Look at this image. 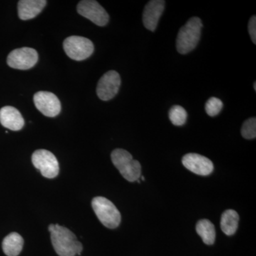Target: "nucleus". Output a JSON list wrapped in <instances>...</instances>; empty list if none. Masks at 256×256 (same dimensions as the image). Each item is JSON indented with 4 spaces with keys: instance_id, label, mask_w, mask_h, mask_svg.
Instances as JSON below:
<instances>
[{
    "instance_id": "obj_1",
    "label": "nucleus",
    "mask_w": 256,
    "mask_h": 256,
    "mask_svg": "<svg viewBox=\"0 0 256 256\" xmlns=\"http://www.w3.org/2000/svg\"><path fill=\"white\" fill-rule=\"evenodd\" d=\"M48 229L50 233L52 246L58 256L80 255L82 246L73 232L58 224H50Z\"/></svg>"
},
{
    "instance_id": "obj_2",
    "label": "nucleus",
    "mask_w": 256,
    "mask_h": 256,
    "mask_svg": "<svg viewBox=\"0 0 256 256\" xmlns=\"http://www.w3.org/2000/svg\"><path fill=\"white\" fill-rule=\"evenodd\" d=\"M203 24L201 18H192L180 28L176 38V50L181 54H186L194 50L200 42Z\"/></svg>"
},
{
    "instance_id": "obj_3",
    "label": "nucleus",
    "mask_w": 256,
    "mask_h": 256,
    "mask_svg": "<svg viewBox=\"0 0 256 256\" xmlns=\"http://www.w3.org/2000/svg\"><path fill=\"white\" fill-rule=\"evenodd\" d=\"M111 160L120 173L130 182H136L141 176V165L133 160L132 154L124 149H116L111 153Z\"/></svg>"
},
{
    "instance_id": "obj_4",
    "label": "nucleus",
    "mask_w": 256,
    "mask_h": 256,
    "mask_svg": "<svg viewBox=\"0 0 256 256\" xmlns=\"http://www.w3.org/2000/svg\"><path fill=\"white\" fill-rule=\"evenodd\" d=\"M92 207L102 225L108 228H116L121 222V214L117 207L110 200L96 196L92 200Z\"/></svg>"
},
{
    "instance_id": "obj_5",
    "label": "nucleus",
    "mask_w": 256,
    "mask_h": 256,
    "mask_svg": "<svg viewBox=\"0 0 256 256\" xmlns=\"http://www.w3.org/2000/svg\"><path fill=\"white\" fill-rule=\"evenodd\" d=\"M64 48L69 58L82 60L92 54L94 45L90 40L85 37L72 36L64 40Z\"/></svg>"
},
{
    "instance_id": "obj_6",
    "label": "nucleus",
    "mask_w": 256,
    "mask_h": 256,
    "mask_svg": "<svg viewBox=\"0 0 256 256\" xmlns=\"http://www.w3.org/2000/svg\"><path fill=\"white\" fill-rule=\"evenodd\" d=\"M32 161L34 166L41 172L44 178H55L60 173V164L53 153L46 150H38L33 153Z\"/></svg>"
},
{
    "instance_id": "obj_7",
    "label": "nucleus",
    "mask_w": 256,
    "mask_h": 256,
    "mask_svg": "<svg viewBox=\"0 0 256 256\" xmlns=\"http://www.w3.org/2000/svg\"><path fill=\"white\" fill-rule=\"evenodd\" d=\"M38 58V53L36 50L28 47H23L10 52L6 63L12 68L28 70L36 65Z\"/></svg>"
},
{
    "instance_id": "obj_8",
    "label": "nucleus",
    "mask_w": 256,
    "mask_h": 256,
    "mask_svg": "<svg viewBox=\"0 0 256 256\" xmlns=\"http://www.w3.org/2000/svg\"><path fill=\"white\" fill-rule=\"evenodd\" d=\"M78 14L90 20L98 26H106L109 22V15L98 2L82 0L77 5Z\"/></svg>"
},
{
    "instance_id": "obj_9",
    "label": "nucleus",
    "mask_w": 256,
    "mask_h": 256,
    "mask_svg": "<svg viewBox=\"0 0 256 256\" xmlns=\"http://www.w3.org/2000/svg\"><path fill=\"white\" fill-rule=\"evenodd\" d=\"M121 79L116 70H109L101 77L98 82L96 92L100 100L107 101L114 98L118 92Z\"/></svg>"
},
{
    "instance_id": "obj_10",
    "label": "nucleus",
    "mask_w": 256,
    "mask_h": 256,
    "mask_svg": "<svg viewBox=\"0 0 256 256\" xmlns=\"http://www.w3.org/2000/svg\"><path fill=\"white\" fill-rule=\"evenodd\" d=\"M34 102L36 108L46 117H56L62 110L60 100L50 92H37L34 96Z\"/></svg>"
},
{
    "instance_id": "obj_11",
    "label": "nucleus",
    "mask_w": 256,
    "mask_h": 256,
    "mask_svg": "<svg viewBox=\"0 0 256 256\" xmlns=\"http://www.w3.org/2000/svg\"><path fill=\"white\" fill-rule=\"evenodd\" d=\"M182 164L192 172L202 176L210 175L214 170L213 163L210 159L196 153H188L184 156Z\"/></svg>"
},
{
    "instance_id": "obj_12",
    "label": "nucleus",
    "mask_w": 256,
    "mask_h": 256,
    "mask_svg": "<svg viewBox=\"0 0 256 256\" xmlns=\"http://www.w3.org/2000/svg\"><path fill=\"white\" fill-rule=\"evenodd\" d=\"M165 2L162 0H152L146 4L142 14L144 28L154 32L164 10Z\"/></svg>"
},
{
    "instance_id": "obj_13",
    "label": "nucleus",
    "mask_w": 256,
    "mask_h": 256,
    "mask_svg": "<svg viewBox=\"0 0 256 256\" xmlns=\"http://www.w3.org/2000/svg\"><path fill=\"white\" fill-rule=\"evenodd\" d=\"M0 124L11 130L18 131L24 126V120L18 109L5 106L0 110Z\"/></svg>"
},
{
    "instance_id": "obj_14",
    "label": "nucleus",
    "mask_w": 256,
    "mask_h": 256,
    "mask_svg": "<svg viewBox=\"0 0 256 256\" xmlns=\"http://www.w3.org/2000/svg\"><path fill=\"white\" fill-rule=\"evenodd\" d=\"M45 0H21L18 2V18L28 20L36 18L46 5Z\"/></svg>"
},
{
    "instance_id": "obj_15",
    "label": "nucleus",
    "mask_w": 256,
    "mask_h": 256,
    "mask_svg": "<svg viewBox=\"0 0 256 256\" xmlns=\"http://www.w3.org/2000/svg\"><path fill=\"white\" fill-rule=\"evenodd\" d=\"M23 246L24 239L22 236L13 232L3 240V252L8 256H18L22 250Z\"/></svg>"
},
{
    "instance_id": "obj_16",
    "label": "nucleus",
    "mask_w": 256,
    "mask_h": 256,
    "mask_svg": "<svg viewBox=\"0 0 256 256\" xmlns=\"http://www.w3.org/2000/svg\"><path fill=\"white\" fill-rule=\"evenodd\" d=\"M239 216L236 210H228L224 212L220 218V228L226 235L232 236L238 228Z\"/></svg>"
},
{
    "instance_id": "obj_17",
    "label": "nucleus",
    "mask_w": 256,
    "mask_h": 256,
    "mask_svg": "<svg viewBox=\"0 0 256 256\" xmlns=\"http://www.w3.org/2000/svg\"><path fill=\"white\" fill-rule=\"evenodd\" d=\"M196 230L204 244L212 245L215 242L216 230L214 225L210 220H202L196 224Z\"/></svg>"
},
{
    "instance_id": "obj_18",
    "label": "nucleus",
    "mask_w": 256,
    "mask_h": 256,
    "mask_svg": "<svg viewBox=\"0 0 256 256\" xmlns=\"http://www.w3.org/2000/svg\"><path fill=\"white\" fill-rule=\"evenodd\" d=\"M169 117L170 121L174 126H182L186 122L188 112L182 106H174L170 110Z\"/></svg>"
},
{
    "instance_id": "obj_19",
    "label": "nucleus",
    "mask_w": 256,
    "mask_h": 256,
    "mask_svg": "<svg viewBox=\"0 0 256 256\" xmlns=\"http://www.w3.org/2000/svg\"><path fill=\"white\" fill-rule=\"evenodd\" d=\"M223 102L220 99L212 97L206 101L205 110H206V114L210 117H214L220 114V110L223 108Z\"/></svg>"
},
{
    "instance_id": "obj_20",
    "label": "nucleus",
    "mask_w": 256,
    "mask_h": 256,
    "mask_svg": "<svg viewBox=\"0 0 256 256\" xmlns=\"http://www.w3.org/2000/svg\"><path fill=\"white\" fill-rule=\"evenodd\" d=\"M242 137L247 140L254 139L256 137V118L248 119L244 122L242 128Z\"/></svg>"
},
{
    "instance_id": "obj_21",
    "label": "nucleus",
    "mask_w": 256,
    "mask_h": 256,
    "mask_svg": "<svg viewBox=\"0 0 256 256\" xmlns=\"http://www.w3.org/2000/svg\"><path fill=\"white\" fill-rule=\"evenodd\" d=\"M248 32L254 44H256V16H252L248 22Z\"/></svg>"
},
{
    "instance_id": "obj_22",
    "label": "nucleus",
    "mask_w": 256,
    "mask_h": 256,
    "mask_svg": "<svg viewBox=\"0 0 256 256\" xmlns=\"http://www.w3.org/2000/svg\"><path fill=\"white\" fill-rule=\"evenodd\" d=\"M254 90H256V82H254Z\"/></svg>"
},
{
    "instance_id": "obj_23",
    "label": "nucleus",
    "mask_w": 256,
    "mask_h": 256,
    "mask_svg": "<svg viewBox=\"0 0 256 256\" xmlns=\"http://www.w3.org/2000/svg\"><path fill=\"white\" fill-rule=\"evenodd\" d=\"M141 178H142V181H144V178L143 176H140Z\"/></svg>"
}]
</instances>
